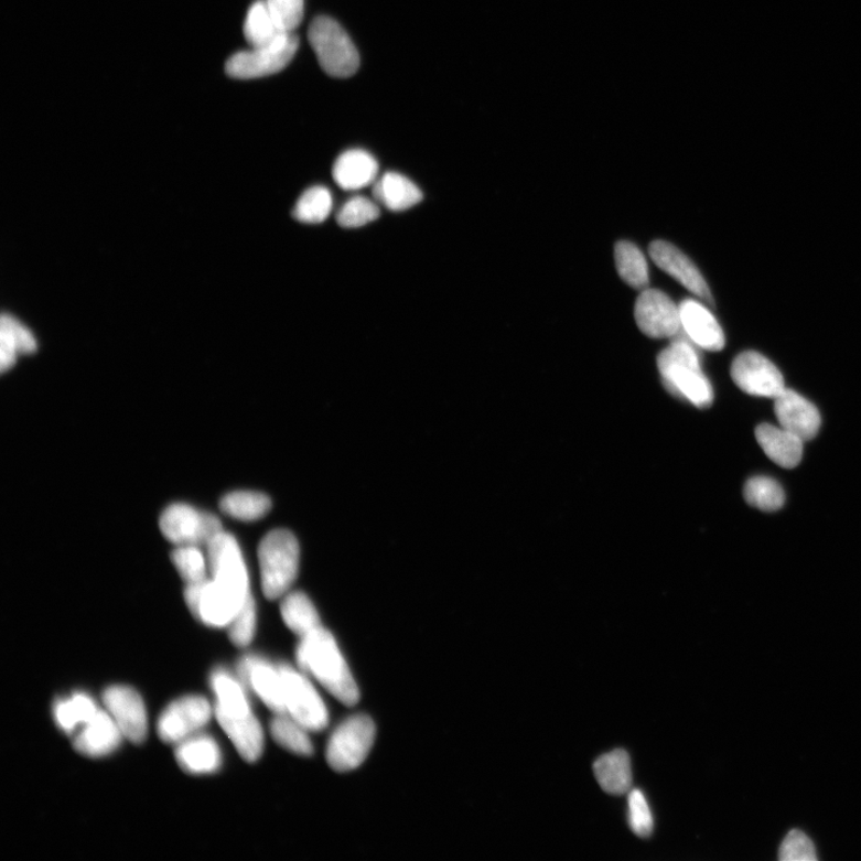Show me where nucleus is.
Listing matches in <instances>:
<instances>
[{"instance_id": "5701e85b", "label": "nucleus", "mask_w": 861, "mask_h": 861, "mask_svg": "<svg viewBox=\"0 0 861 861\" xmlns=\"http://www.w3.org/2000/svg\"><path fill=\"white\" fill-rule=\"evenodd\" d=\"M596 779L604 793L624 796L632 788V765L626 751L615 750L599 757L594 765Z\"/></svg>"}, {"instance_id": "1a4fd4ad", "label": "nucleus", "mask_w": 861, "mask_h": 861, "mask_svg": "<svg viewBox=\"0 0 861 861\" xmlns=\"http://www.w3.org/2000/svg\"><path fill=\"white\" fill-rule=\"evenodd\" d=\"M284 682L287 714L309 731H321L329 725L326 704L312 682L289 666H279Z\"/></svg>"}, {"instance_id": "f704fd0d", "label": "nucleus", "mask_w": 861, "mask_h": 861, "mask_svg": "<svg viewBox=\"0 0 861 861\" xmlns=\"http://www.w3.org/2000/svg\"><path fill=\"white\" fill-rule=\"evenodd\" d=\"M172 560L182 580L187 584L207 580L208 562L201 547L177 546L172 555Z\"/></svg>"}, {"instance_id": "58836bf2", "label": "nucleus", "mask_w": 861, "mask_h": 861, "mask_svg": "<svg viewBox=\"0 0 861 861\" xmlns=\"http://www.w3.org/2000/svg\"><path fill=\"white\" fill-rule=\"evenodd\" d=\"M280 30L293 33L304 18V0H266Z\"/></svg>"}, {"instance_id": "412c9836", "label": "nucleus", "mask_w": 861, "mask_h": 861, "mask_svg": "<svg viewBox=\"0 0 861 861\" xmlns=\"http://www.w3.org/2000/svg\"><path fill=\"white\" fill-rule=\"evenodd\" d=\"M378 163L369 152L348 150L341 154L333 166V179L345 191L368 187L376 180Z\"/></svg>"}, {"instance_id": "6e6552de", "label": "nucleus", "mask_w": 861, "mask_h": 861, "mask_svg": "<svg viewBox=\"0 0 861 861\" xmlns=\"http://www.w3.org/2000/svg\"><path fill=\"white\" fill-rule=\"evenodd\" d=\"M164 538L176 546L207 547L223 531L220 520L186 504L168 506L160 518Z\"/></svg>"}, {"instance_id": "473e14b6", "label": "nucleus", "mask_w": 861, "mask_h": 861, "mask_svg": "<svg viewBox=\"0 0 861 861\" xmlns=\"http://www.w3.org/2000/svg\"><path fill=\"white\" fill-rule=\"evenodd\" d=\"M744 499L761 512L774 513L785 504V492L778 482L768 476H754L744 486Z\"/></svg>"}, {"instance_id": "9d476101", "label": "nucleus", "mask_w": 861, "mask_h": 861, "mask_svg": "<svg viewBox=\"0 0 861 861\" xmlns=\"http://www.w3.org/2000/svg\"><path fill=\"white\" fill-rule=\"evenodd\" d=\"M733 383L753 397L775 399L786 388L783 374L767 357L745 351L731 365Z\"/></svg>"}, {"instance_id": "f8f14e48", "label": "nucleus", "mask_w": 861, "mask_h": 861, "mask_svg": "<svg viewBox=\"0 0 861 861\" xmlns=\"http://www.w3.org/2000/svg\"><path fill=\"white\" fill-rule=\"evenodd\" d=\"M634 318L639 330L648 337H672L682 329L680 306L659 290L645 289L635 302Z\"/></svg>"}, {"instance_id": "cd10ccee", "label": "nucleus", "mask_w": 861, "mask_h": 861, "mask_svg": "<svg viewBox=\"0 0 861 861\" xmlns=\"http://www.w3.org/2000/svg\"><path fill=\"white\" fill-rule=\"evenodd\" d=\"M271 506L270 497L251 491L233 492L220 501V509L225 515L245 521L261 519L270 513Z\"/></svg>"}, {"instance_id": "e433bc0d", "label": "nucleus", "mask_w": 861, "mask_h": 861, "mask_svg": "<svg viewBox=\"0 0 861 861\" xmlns=\"http://www.w3.org/2000/svg\"><path fill=\"white\" fill-rule=\"evenodd\" d=\"M256 628L257 606L250 595L232 620L228 626L229 637L236 646L245 647L251 643Z\"/></svg>"}, {"instance_id": "f3484780", "label": "nucleus", "mask_w": 861, "mask_h": 861, "mask_svg": "<svg viewBox=\"0 0 861 861\" xmlns=\"http://www.w3.org/2000/svg\"><path fill=\"white\" fill-rule=\"evenodd\" d=\"M679 306L682 330L688 341L706 351L719 352L724 348V331L708 308L695 300H686Z\"/></svg>"}, {"instance_id": "0eeeda50", "label": "nucleus", "mask_w": 861, "mask_h": 861, "mask_svg": "<svg viewBox=\"0 0 861 861\" xmlns=\"http://www.w3.org/2000/svg\"><path fill=\"white\" fill-rule=\"evenodd\" d=\"M249 596L237 594L211 578L187 584L185 590V600L192 614L201 623L215 628L228 627Z\"/></svg>"}, {"instance_id": "4468645a", "label": "nucleus", "mask_w": 861, "mask_h": 861, "mask_svg": "<svg viewBox=\"0 0 861 861\" xmlns=\"http://www.w3.org/2000/svg\"><path fill=\"white\" fill-rule=\"evenodd\" d=\"M648 252L660 270L679 281L703 302L714 304L708 282L704 281L698 267L680 249L666 241H654L648 247Z\"/></svg>"}, {"instance_id": "b1692460", "label": "nucleus", "mask_w": 861, "mask_h": 861, "mask_svg": "<svg viewBox=\"0 0 861 861\" xmlns=\"http://www.w3.org/2000/svg\"><path fill=\"white\" fill-rule=\"evenodd\" d=\"M374 197L386 208L400 212L418 205L422 201V192L411 180L389 172L376 182Z\"/></svg>"}, {"instance_id": "ddd939ff", "label": "nucleus", "mask_w": 861, "mask_h": 861, "mask_svg": "<svg viewBox=\"0 0 861 861\" xmlns=\"http://www.w3.org/2000/svg\"><path fill=\"white\" fill-rule=\"evenodd\" d=\"M104 702L108 713L133 743L144 742L148 736V714L143 699L126 686H112L105 690Z\"/></svg>"}, {"instance_id": "423d86ee", "label": "nucleus", "mask_w": 861, "mask_h": 861, "mask_svg": "<svg viewBox=\"0 0 861 861\" xmlns=\"http://www.w3.org/2000/svg\"><path fill=\"white\" fill-rule=\"evenodd\" d=\"M376 738V727L368 715H353L338 727L327 746L329 765L336 772L358 768L368 757Z\"/></svg>"}, {"instance_id": "7c9ffc66", "label": "nucleus", "mask_w": 861, "mask_h": 861, "mask_svg": "<svg viewBox=\"0 0 861 861\" xmlns=\"http://www.w3.org/2000/svg\"><path fill=\"white\" fill-rule=\"evenodd\" d=\"M616 270L621 279L635 290L648 288V266L642 250L627 241L615 246Z\"/></svg>"}, {"instance_id": "39448f33", "label": "nucleus", "mask_w": 861, "mask_h": 861, "mask_svg": "<svg viewBox=\"0 0 861 861\" xmlns=\"http://www.w3.org/2000/svg\"><path fill=\"white\" fill-rule=\"evenodd\" d=\"M299 46L298 36L284 33L270 45L234 54L225 64V73L236 79H256L278 74L292 62Z\"/></svg>"}, {"instance_id": "bb28decb", "label": "nucleus", "mask_w": 861, "mask_h": 861, "mask_svg": "<svg viewBox=\"0 0 861 861\" xmlns=\"http://www.w3.org/2000/svg\"><path fill=\"white\" fill-rule=\"evenodd\" d=\"M244 33L250 47H261L272 44L286 32L280 30L266 0H257L248 10Z\"/></svg>"}, {"instance_id": "2f4dec72", "label": "nucleus", "mask_w": 861, "mask_h": 861, "mask_svg": "<svg viewBox=\"0 0 861 861\" xmlns=\"http://www.w3.org/2000/svg\"><path fill=\"white\" fill-rule=\"evenodd\" d=\"M308 731L287 713L277 714L271 723L273 740L287 751L302 756H310L314 753V746Z\"/></svg>"}, {"instance_id": "a878e982", "label": "nucleus", "mask_w": 861, "mask_h": 861, "mask_svg": "<svg viewBox=\"0 0 861 861\" xmlns=\"http://www.w3.org/2000/svg\"><path fill=\"white\" fill-rule=\"evenodd\" d=\"M281 616L286 625L301 638L321 626L315 605L300 591L284 596L281 603Z\"/></svg>"}, {"instance_id": "f257e3e1", "label": "nucleus", "mask_w": 861, "mask_h": 861, "mask_svg": "<svg viewBox=\"0 0 861 861\" xmlns=\"http://www.w3.org/2000/svg\"><path fill=\"white\" fill-rule=\"evenodd\" d=\"M298 663L344 704L359 701V689L333 635L322 626L301 638Z\"/></svg>"}, {"instance_id": "2eb2a0df", "label": "nucleus", "mask_w": 861, "mask_h": 861, "mask_svg": "<svg viewBox=\"0 0 861 861\" xmlns=\"http://www.w3.org/2000/svg\"><path fill=\"white\" fill-rule=\"evenodd\" d=\"M774 412L779 426L804 442L811 441L821 428V416L814 403L797 391L785 388L774 399Z\"/></svg>"}, {"instance_id": "7ed1b4c3", "label": "nucleus", "mask_w": 861, "mask_h": 861, "mask_svg": "<svg viewBox=\"0 0 861 861\" xmlns=\"http://www.w3.org/2000/svg\"><path fill=\"white\" fill-rule=\"evenodd\" d=\"M261 584L268 600L284 598L300 567V546L289 530L267 534L259 546Z\"/></svg>"}, {"instance_id": "393cba45", "label": "nucleus", "mask_w": 861, "mask_h": 861, "mask_svg": "<svg viewBox=\"0 0 861 861\" xmlns=\"http://www.w3.org/2000/svg\"><path fill=\"white\" fill-rule=\"evenodd\" d=\"M36 342L30 331L10 315L2 318V332H0V368L2 373L12 368L20 353L30 355L36 351Z\"/></svg>"}, {"instance_id": "c85d7f7f", "label": "nucleus", "mask_w": 861, "mask_h": 861, "mask_svg": "<svg viewBox=\"0 0 861 861\" xmlns=\"http://www.w3.org/2000/svg\"><path fill=\"white\" fill-rule=\"evenodd\" d=\"M97 712L95 701L84 693L56 701L53 709L55 723L65 733H73L79 727L83 728Z\"/></svg>"}, {"instance_id": "4c0bfd02", "label": "nucleus", "mask_w": 861, "mask_h": 861, "mask_svg": "<svg viewBox=\"0 0 861 861\" xmlns=\"http://www.w3.org/2000/svg\"><path fill=\"white\" fill-rule=\"evenodd\" d=\"M628 822L635 836L648 838L653 835L654 817L641 789H631L628 794Z\"/></svg>"}, {"instance_id": "a211bd4d", "label": "nucleus", "mask_w": 861, "mask_h": 861, "mask_svg": "<svg viewBox=\"0 0 861 861\" xmlns=\"http://www.w3.org/2000/svg\"><path fill=\"white\" fill-rule=\"evenodd\" d=\"M123 733L108 711L98 710L74 740L75 750L88 757H104L116 752Z\"/></svg>"}, {"instance_id": "ea45409f", "label": "nucleus", "mask_w": 861, "mask_h": 861, "mask_svg": "<svg viewBox=\"0 0 861 861\" xmlns=\"http://www.w3.org/2000/svg\"><path fill=\"white\" fill-rule=\"evenodd\" d=\"M779 859L782 861H815L817 860L815 846L800 830L789 831L781 846Z\"/></svg>"}, {"instance_id": "20e7f679", "label": "nucleus", "mask_w": 861, "mask_h": 861, "mask_svg": "<svg viewBox=\"0 0 861 861\" xmlns=\"http://www.w3.org/2000/svg\"><path fill=\"white\" fill-rule=\"evenodd\" d=\"M308 36L324 73L336 78H347L357 73L359 53L335 20L327 17L315 19L309 26Z\"/></svg>"}, {"instance_id": "f03ea898", "label": "nucleus", "mask_w": 861, "mask_h": 861, "mask_svg": "<svg viewBox=\"0 0 861 861\" xmlns=\"http://www.w3.org/2000/svg\"><path fill=\"white\" fill-rule=\"evenodd\" d=\"M657 365L663 385L674 397L701 409L712 405L714 391L695 345L679 338L659 353Z\"/></svg>"}, {"instance_id": "dca6fc26", "label": "nucleus", "mask_w": 861, "mask_h": 861, "mask_svg": "<svg viewBox=\"0 0 861 861\" xmlns=\"http://www.w3.org/2000/svg\"><path fill=\"white\" fill-rule=\"evenodd\" d=\"M243 680L276 714L287 713L284 682L279 667L257 656H248L239 663Z\"/></svg>"}, {"instance_id": "c756f323", "label": "nucleus", "mask_w": 861, "mask_h": 861, "mask_svg": "<svg viewBox=\"0 0 861 861\" xmlns=\"http://www.w3.org/2000/svg\"><path fill=\"white\" fill-rule=\"evenodd\" d=\"M211 686L217 698L215 709L232 715L251 713L243 685L230 674L224 670L215 671L211 676Z\"/></svg>"}, {"instance_id": "c9c22d12", "label": "nucleus", "mask_w": 861, "mask_h": 861, "mask_svg": "<svg viewBox=\"0 0 861 861\" xmlns=\"http://www.w3.org/2000/svg\"><path fill=\"white\" fill-rule=\"evenodd\" d=\"M380 216L378 205L365 196L352 197L338 209L336 215L337 224L346 229L360 228L364 225L376 220Z\"/></svg>"}, {"instance_id": "aec40b11", "label": "nucleus", "mask_w": 861, "mask_h": 861, "mask_svg": "<svg viewBox=\"0 0 861 861\" xmlns=\"http://www.w3.org/2000/svg\"><path fill=\"white\" fill-rule=\"evenodd\" d=\"M756 441L767 458L786 470L796 469L803 459L804 441L793 432L771 423H761Z\"/></svg>"}, {"instance_id": "6ab92c4d", "label": "nucleus", "mask_w": 861, "mask_h": 861, "mask_svg": "<svg viewBox=\"0 0 861 861\" xmlns=\"http://www.w3.org/2000/svg\"><path fill=\"white\" fill-rule=\"evenodd\" d=\"M215 715L239 755L248 762L260 758L263 751V731L252 712L246 715H232L215 709Z\"/></svg>"}, {"instance_id": "72a5a7b5", "label": "nucleus", "mask_w": 861, "mask_h": 861, "mask_svg": "<svg viewBox=\"0 0 861 861\" xmlns=\"http://www.w3.org/2000/svg\"><path fill=\"white\" fill-rule=\"evenodd\" d=\"M333 208V197L326 187L315 186L306 190L295 204L292 215L295 220L319 224L329 218Z\"/></svg>"}, {"instance_id": "9b49d317", "label": "nucleus", "mask_w": 861, "mask_h": 861, "mask_svg": "<svg viewBox=\"0 0 861 861\" xmlns=\"http://www.w3.org/2000/svg\"><path fill=\"white\" fill-rule=\"evenodd\" d=\"M212 714L214 710L205 698H181L169 704L161 714L158 723L159 736L169 744L181 743L207 725Z\"/></svg>"}, {"instance_id": "4be33fe9", "label": "nucleus", "mask_w": 861, "mask_h": 861, "mask_svg": "<svg viewBox=\"0 0 861 861\" xmlns=\"http://www.w3.org/2000/svg\"><path fill=\"white\" fill-rule=\"evenodd\" d=\"M179 766L193 775L216 773L222 766V753L217 742L205 735L192 736L179 743Z\"/></svg>"}]
</instances>
